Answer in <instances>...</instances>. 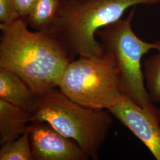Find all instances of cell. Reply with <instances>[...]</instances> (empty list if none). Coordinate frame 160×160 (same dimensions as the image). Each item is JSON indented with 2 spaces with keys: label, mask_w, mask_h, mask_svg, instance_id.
<instances>
[{
  "label": "cell",
  "mask_w": 160,
  "mask_h": 160,
  "mask_svg": "<svg viewBox=\"0 0 160 160\" xmlns=\"http://www.w3.org/2000/svg\"><path fill=\"white\" fill-rule=\"evenodd\" d=\"M147 89L152 102H160V51L143 62Z\"/></svg>",
  "instance_id": "cell-12"
},
{
  "label": "cell",
  "mask_w": 160,
  "mask_h": 160,
  "mask_svg": "<svg viewBox=\"0 0 160 160\" xmlns=\"http://www.w3.org/2000/svg\"><path fill=\"white\" fill-rule=\"evenodd\" d=\"M33 122H46L66 137L76 141L90 159H99V151L113 123L108 109H93L76 103L58 87L38 97Z\"/></svg>",
  "instance_id": "cell-3"
},
{
  "label": "cell",
  "mask_w": 160,
  "mask_h": 160,
  "mask_svg": "<svg viewBox=\"0 0 160 160\" xmlns=\"http://www.w3.org/2000/svg\"><path fill=\"white\" fill-rule=\"evenodd\" d=\"M57 87L65 96L90 108L108 109L123 93L109 55L80 57L64 69Z\"/></svg>",
  "instance_id": "cell-5"
},
{
  "label": "cell",
  "mask_w": 160,
  "mask_h": 160,
  "mask_svg": "<svg viewBox=\"0 0 160 160\" xmlns=\"http://www.w3.org/2000/svg\"><path fill=\"white\" fill-rule=\"evenodd\" d=\"M158 3L160 0H61L59 16L49 30L71 60L102 55L103 48L96 37L99 29L120 20L132 7Z\"/></svg>",
  "instance_id": "cell-2"
},
{
  "label": "cell",
  "mask_w": 160,
  "mask_h": 160,
  "mask_svg": "<svg viewBox=\"0 0 160 160\" xmlns=\"http://www.w3.org/2000/svg\"><path fill=\"white\" fill-rule=\"evenodd\" d=\"M37 0H15L17 12L20 18L24 20L29 16Z\"/></svg>",
  "instance_id": "cell-14"
},
{
  "label": "cell",
  "mask_w": 160,
  "mask_h": 160,
  "mask_svg": "<svg viewBox=\"0 0 160 160\" xmlns=\"http://www.w3.org/2000/svg\"><path fill=\"white\" fill-rule=\"evenodd\" d=\"M135 11L133 7L126 18L99 29L96 36L113 63L123 93L140 107L158 116V110L145 88L141 60L149 51H160V40L147 42L135 33L132 23Z\"/></svg>",
  "instance_id": "cell-4"
},
{
  "label": "cell",
  "mask_w": 160,
  "mask_h": 160,
  "mask_svg": "<svg viewBox=\"0 0 160 160\" xmlns=\"http://www.w3.org/2000/svg\"><path fill=\"white\" fill-rule=\"evenodd\" d=\"M33 113L0 98V145L12 142L29 131Z\"/></svg>",
  "instance_id": "cell-8"
},
{
  "label": "cell",
  "mask_w": 160,
  "mask_h": 160,
  "mask_svg": "<svg viewBox=\"0 0 160 160\" xmlns=\"http://www.w3.org/2000/svg\"><path fill=\"white\" fill-rule=\"evenodd\" d=\"M158 122L160 125V109L158 110Z\"/></svg>",
  "instance_id": "cell-15"
},
{
  "label": "cell",
  "mask_w": 160,
  "mask_h": 160,
  "mask_svg": "<svg viewBox=\"0 0 160 160\" xmlns=\"http://www.w3.org/2000/svg\"><path fill=\"white\" fill-rule=\"evenodd\" d=\"M33 160H87L89 157L74 140L65 137L46 122L30 124Z\"/></svg>",
  "instance_id": "cell-7"
},
{
  "label": "cell",
  "mask_w": 160,
  "mask_h": 160,
  "mask_svg": "<svg viewBox=\"0 0 160 160\" xmlns=\"http://www.w3.org/2000/svg\"><path fill=\"white\" fill-rule=\"evenodd\" d=\"M61 8V0H37L24 21L36 30H49L59 16Z\"/></svg>",
  "instance_id": "cell-10"
},
{
  "label": "cell",
  "mask_w": 160,
  "mask_h": 160,
  "mask_svg": "<svg viewBox=\"0 0 160 160\" xmlns=\"http://www.w3.org/2000/svg\"><path fill=\"white\" fill-rule=\"evenodd\" d=\"M0 98L33 113L38 96L18 75L0 68Z\"/></svg>",
  "instance_id": "cell-9"
},
{
  "label": "cell",
  "mask_w": 160,
  "mask_h": 160,
  "mask_svg": "<svg viewBox=\"0 0 160 160\" xmlns=\"http://www.w3.org/2000/svg\"><path fill=\"white\" fill-rule=\"evenodd\" d=\"M110 112L141 141L156 160H160V125L158 116L138 106L123 94Z\"/></svg>",
  "instance_id": "cell-6"
},
{
  "label": "cell",
  "mask_w": 160,
  "mask_h": 160,
  "mask_svg": "<svg viewBox=\"0 0 160 160\" xmlns=\"http://www.w3.org/2000/svg\"><path fill=\"white\" fill-rule=\"evenodd\" d=\"M30 129L17 139L1 145L0 160H33Z\"/></svg>",
  "instance_id": "cell-11"
},
{
  "label": "cell",
  "mask_w": 160,
  "mask_h": 160,
  "mask_svg": "<svg viewBox=\"0 0 160 160\" xmlns=\"http://www.w3.org/2000/svg\"><path fill=\"white\" fill-rule=\"evenodd\" d=\"M20 18L17 12L15 0H0L1 23H10Z\"/></svg>",
  "instance_id": "cell-13"
},
{
  "label": "cell",
  "mask_w": 160,
  "mask_h": 160,
  "mask_svg": "<svg viewBox=\"0 0 160 160\" xmlns=\"http://www.w3.org/2000/svg\"><path fill=\"white\" fill-rule=\"evenodd\" d=\"M28 26L22 18L0 24V68L18 75L39 97L57 87L71 59L49 30L32 32Z\"/></svg>",
  "instance_id": "cell-1"
}]
</instances>
